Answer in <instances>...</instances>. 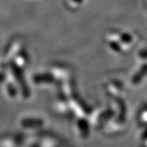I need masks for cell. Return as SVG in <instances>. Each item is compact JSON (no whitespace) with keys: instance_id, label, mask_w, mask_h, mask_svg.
<instances>
[{"instance_id":"obj_1","label":"cell","mask_w":147,"mask_h":147,"mask_svg":"<svg viewBox=\"0 0 147 147\" xmlns=\"http://www.w3.org/2000/svg\"><path fill=\"white\" fill-rule=\"evenodd\" d=\"M147 74V63L144 64L142 65L141 69H139V71L137 72L131 79V83L133 84H138L141 83L142 79H144Z\"/></svg>"},{"instance_id":"obj_2","label":"cell","mask_w":147,"mask_h":147,"mask_svg":"<svg viewBox=\"0 0 147 147\" xmlns=\"http://www.w3.org/2000/svg\"><path fill=\"white\" fill-rule=\"evenodd\" d=\"M120 39L122 42L124 43H130L132 41V37L127 33H123L120 35Z\"/></svg>"},{"instance_id":"obj_3","label":"cell","mask_w":147,"mask_h":147,"mask_svg":"<svg viewBox=\"0 0 147 147\" xmlns=\"http://www.w3.org/2000/svg\"><path fill=\"white\" fill-rule=\"evenodd\" d=\"M110 47L115 52H121V47L120 45L117 42H115V41H111L110 42Z\"/></svg>"},{"instance_id":"obj_4","label":"cell","mask_w":147,"mask_h":147,"mask_svg":"<svg viewBox=\"0 0 147 147\" xmlns=\"http://www.w3.org/2000/svg\"><path fill=\"white\" fill-rule=\"evenodd\" d=\"M140 57L147 58V49L141 51V53H140Z\"/></svg>"},{"instance_id":"obj_5","label":"cell","mask_w":147,"mask_h":147,"mask_svg":"<svg viewBox=\"0 0 147 147\" xmlns=\"http://www.w3.org/2000/svg\"><path fill=\"white\" fill-rule=\"evenodd\" d=\"M74 2H75L76 3H82L84 0H73Z\"/></svg>"}]
</instances>
